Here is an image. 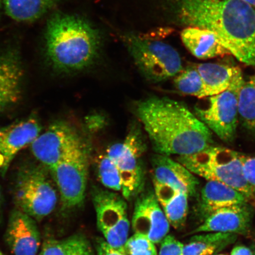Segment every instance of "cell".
Here are the masks:
<instances>
[{
	"instance_id": "10",
	"label": "cell",
	"mask_w": 255,
	"mask_h": 255,
	"mask_svg": "<svg viewBox=\"0 0 255 255\" xmlns=\"http://www.w3.org/2000/svg\"><path fill=\"white\" fill-rule=\"evenodd\" d=\"M119 194L95 189L92 194L97 225L111 246L121 250L128 239L130 223L127 203Z\"/></svg>"
},
{
	"instance_id": "4",
	"label": "cell",
	"mask_w": 255,
	"mask_h": 255,
	"mask_svg": "<svg viewBox=\"0 0 255 255\" xmlns=\"http://www.w3.org/2000/svg\"><path fill=\"white\" fill-rule=\"evenodd\" d=\"M244 157L230 149L210 146L196 154L179 156L177 161L191 173L234 188L251 199L255 191L245 179Z\"/></svg>"
},
{
	"instance_id": "14",
	"label": "cell",
	"mask_w": 255,
	"mask_h": 255,
	"mask_svg": "<svg viewBox=\"0 0 255 255\" xmlns=\"http://www.w3.org/2000/svg\"><path fill=\"white\" fill-rule=\"evenodd\" d=\"M33 218L16 209L9 216L5 239L14 255H37L41 236Z\"/></svg>"
},
{
	"instance_id": "27",
	"label": "cell",
	"mask_w": 255,
	"mask_h": 255,
	"mask_svg": "<svg viewBox=\"0 0 255 255\" xmlns=\"http://www.w3.org/2000/svg\"><path fill=\"white\" fill-rule=\"evenodd\" d=\"M124 255H158L155 244L144 236L134 234L120 250Z\"/></svg>"
},
{
	"instance_id": "2",
	"label": "cell",
	"mask_w": 255,
	"mask_h": 255,
	"mask_svg": "<svg viewBox=\"0 0 255 255\" xmlns=\"http://www.w3.org/2000/svg\"><path fill=\"white\" fill-rule=\"evenodd\" d=\"M135 114L157 154L190 155L212 146V132L184 104L150 97L136 104Z\"/></svg>"
},
{
	"instance_id": "15",
	"label": "cell",
	"mask_w": 255,
	"mask_h": 255,
	"mask_svg": "<svg viewBox=\"0 0 255 255\" xmlns=\"http://www.w3.org/2000/svg\"><path fill=\"white\" fill-rule=\"evenodd\" d=\"M253 212L248 203L226 207L211 213L193 233L219 232L246 235L250 231Z\"/></svg>"
},
{
	"instance_id": "23",
	"label": "cell",
	"mask_w": 255,
	"mask_h": 255,
	"mask_svg": "<svg viewBox=\"0 0 255 255\" xmlns=\"http://www.w3.org/2000/svg\"><path fill=\"white\" fill-rule=\"evenodd\" d=\"M237 238V235L219 232L194 236L184 245L183 255H216L235 243Z\"/></svg>"
},
{
	"instance_id": "29",
	"label": "cell",
	"mask_w": 255,
	"mask_h": 255,
	"mask_svg": "<svg viewBox=\"0 0 255 255\" xmlns=\"http://www.w3.org/2000/svg\"><path fill=\"white\" fill-rule=\"evenodd\" d=\"M68 239L59 241L54 238L46 239L37 255H67Z\"/></svg>"
},
{
	"instance_id": "9",
	"label": "cell",
	"mask_w": 255,
	"mask_h": 255,
	"mask_svg": "<svg viewBox=\"0 0 255 255\" xmlns=\"http://www.w3.org/2000/svg\"><path fill=\"white\" fill-rule=\"evenodd\" d=\"M145 148L141 131L132 128L122 142L114 143L105 152L119 171L124 198H132L142 189L144 173L142 156Z\"/></svg>"
},
{
	"instance_id": "6",
	"label": "cell",
	"mask_w": 255,
	"mask_h": 255,
	"mask_svg": "<svg viewBox=\"0 0 255 255\" xmlns=\"http://www.w3.org/2000/svg\"><path fill=\"white\" fill-rule=\"evenodd\" d=\"M126 43L137 68L149 81H167L183 70L179 53L170 44L134 34H128Z\"/></svg>"
},
{
	"instance_id": "16",
	"label": "cell",
	"mask_w": 255,
	"mask_h": 255,
	"mask_svg": "<svg viewBox=\"0 0 255 255\" xmlns=\"http://www.w3.org/2000/svg\"><path fill=\"white\" fill-rule=\"evenodd\" d=\"M24 70L18 53L8 49L0 52V113L18 103Z\"/></svg>"
},
{
	"instance_id": "35",
	"label": "cell",
	"mask_w": 255,
	"mask_h": 255,
	"mask_svg": "<svg viewBox=\"0 0 255 255\" xmlns=\"http://www.w3.org/2000/svg\"><path fill=\"white\" fill-rule=\"evenodd\" d=\"M4 7V0H0V12L1 11L3 7Z\"/></svg>"
},
{
	"instance_id": "36",
	"label": "cell",
	"mask_w": 255,
	"mask_h": 255,
	"mask_svg": "<svg viewBox=\"0 0 255 255\" xmlns=\"http://www.w3.org/2000/svg\"><path fill=\"white\" fill-rule=\"evenodd\" d=\"M1 190H0V214H1Z\"/></svg>"
},
{
	"instance_id": "32",
	"label": "cell",
	"mask_w": 255,
	"mask_h": 255,
	"mask_svg": "<svg viewBox=\"0 0 255 255\" xmlns=\"http://www.w3.org/2000/svg\"><path fill=\"white\" fill-rule=\"evenodd\" d=\"M97 255H124V254L120 250L111 246L104 239H100L97 241Z\"/></svg>"
},
{
	"instance_id": "3",
	"label": "cell",
	"mask_w": 255,
	"mask_h": 255,
	"mask_svg": "<svg viewBox=\"0 0 255 255\" xmlns=\"http://www.w3.org/2000/svg\"><path fill=\"white\" fill-rule=\"evenodd\" d=\"M46 55L56 72L82 71L97 59L101 46L100 34L79 16L56 12L47 21Z\"/></svg>"
},
{
	"instance_id": "19",
	"label": "cell",
	"mask_w": 255,
	"mask_h": 255,
	"mask_svg": "<svg viewBox=\"0 0 255 255\" xmlns=\"http://www.w3.org/2000/svg\"><path fill=\"white\" fill-rule=\"evenodd\" d=\"M181 38L184 45L197 59L207 60L231 55L211 31L188 27L181 32Z\"/></svg>"
},
{
	"instance_id": "8",
	"label": "cell",
	"mask_w": 255,
	"mask_h": 255,
	"mask_svg": "<svg viewBox=\"0 0 255 255\" xmlns=\"http://www.w3.org/2000/svg\"><path fill=\"white\" fill-rule=\"evenodd\" d=\"M49 172L64 208H75L84 203L88 182V154L81 139Z\"/></svg>"
},
{
	"instance_id": "39",
	"label": "cell",
	"mask_w": 255,
	"mask_h": 255,
	"mask_svg": "<svg viewBox=\"0 0 255 255\" xmlns=\"http://www.w3.org/2000/svg\"><path fill=\"white\" fill-rule=\"evenodd\" d=\"M225 255V254H219V255Z\"/></svg>"
},
{
	"instance_id": "25",
	"label": "cell",
	"mask_w": 255,
	"mask_h": 255,
	"mask_svg": "<svg viewBox=\"0 0 255 255\" xmlns=\"http://www.w3.org/2000/svg\"><path fill=\"white\" fill-rule=\"evenodd\" d=\"M174 85L181 94L199 99L205 98V85L196 66L183 70L175 76Z\"/></svg>"
},
{
	"instance_id": "1",
	"label": "cell",
	"mask_w": 255,
	"mask_h": 255,
	"mask_svg": "<svg viewBox=\"0 0 255 255\" xmlns=\"http://www.w3.org/2000/svg\"><path fill=\"white\" fill-rule=\"evenodd\" d=\"M175 18L211 31L239 62L255 66V9L244 0H167Z\"/></svg>"
},
{
	"instance_id": "33",
	"label": "cell",
	"mask_w": 255,
	"mask_h": 255,
	"mask_svg": "<svg viewBox=\"0 0 255 255\" xmlns=\"http://www.w3.org/2000/svg\"><path fill=\"white\" fill-rule=\"evenodd\" d=\"M231 255H254L253 251L245 246H238L233 249Z\"/></svg>"
},
{
	"instance_id": "26",
	"label": "cell",
	"mask_w": 255,
	"mask_h": 255,
	"mask_svg": "<svg viewBox=\"0 0 255 255\" xmlns=\"http://www.w3.org/2000/svg\"><path fill=\"white\" fill-rule=\"evenodd\" d=\"M97 174L101 183L107 189L121 191V181L119 171L106 153L102 154L97 162Z\"/></svg>"
},
{
	"instance_id": "7",
	"label": "cell",
	"mask_w": 255,
	"mask_h": 255,
	"mask_svg": "<svg viewBox=\"0 0 255 255\" xmlns=\"http://www.w3.org/2000/svg\"><path fill=\"white\" fill-rule=\"evenodd\" d=\"M245 79L243 74L231 87L218 95L203 98L195 108V114L220 139L234 141L239 120V95Z\"/></svg>"
},
{
	"instance_id": "5",
	"label": "cell",
	"mask_w": 255,
	"mask_h": 255,
	"mask_svg": "<svg viewBox=\"0 0 255 255\" xmlns=\"http://www.w3.org/2000/svg\"><path fill=\"white\" fill-rule=\"evenodd\" d=\"M50 173L43 165L27 164L16 175L14 199L17 209L41 221L55 209L58 200Z\"/></svg>"
},
{
	"instance_id": "24",
	"label": "cell",
	"mask_w": 255,
	"mask_h": 255,
	"mask_svg": "<svg viewBox=\"0 0 255 255\" xmlns=\"http://www.w3.org/2000/svg\"><path fill=\"white\" fill-rule=\"evenodd\" d=\"M239 117L243 126L255 134V75L245 80L239 92Z\"/></svg>"
},
{
	"instance_id": "17",
	"label": "cell",
	"mask_w": 255,
	"mask_h": 255,
	"mask_svg": "<svg viewBox=\"0 0 255 255\" xmlns=\"http://www.w3.org/2000/svg\"><path fill=\"white\" fill-rule=\"evenodd\" d=\"M151 164L154 183L165 185L189 196L196 194L199 181L179 162L168 155L157 154L152 157Z\"/></svg>"
},
{
	"instance_id": "20",
	"label": "cell",
	"mask_w": 255,
	"mask_h": 255,
	"mask_svg": "<svg viewBox=\"0 0 255 255\" xmlns=\"http://www.w3.org/2000/svg\"><path fill=\"white\" fill-rule=\"evenodd\" d=\"M154 193L171 226L175 229L183 227L188 212V197L183 191L165 185L154 183Z\"/></svg>"
},
{
	"instance_id": "21",
	"label": "cell",
	"mask_w": 255,
	"mask_h": 255,
	"mask_svg": "<svg viewBox=\"0 0 255 255\" xmlns=\"http://www.w3.org/2000/svg\"><path fill=\"white\" fill-rule=\"evenodd\" d=\"M196 67L205 85V98L222 93L243 74L239 67L225 64L205 63Z\"/></svg>"
},
{
	"instance_id": "30",
	"label": "cell",
	"mask_w": 255,
	"mask_h": 255,
	"mask_svg": "<svg viewBox=\"0 0 255 255\" xmlns=\"http://www.w3.org/2000/svg\"><path fill=\"white\" fill-rule=\"evenodd\" d=\"M184 245L173 236L167 235L161 242L158 255H183Z\"/></svg>"
},
{
	"instance_id": "11",
	"label": "cell",
	"mask_w": 255,
	"mask_h": 255,
	"mask_svg": "<svg viewBox=\"0 0 255 255\" xmlns=\"http://www.w3.org/2000/svg\"><path fill=\"white\" fill-rule=\"evenodd\" d=\"M81 139L68 124L57 121L40 133L30 146L34 157L50 171Z\"/></svg>"
},
{
	"instance_id": "18",
	"label": "cell",
	"mask_w": 255,
	"mask_h": 255,
	"mask_svg": "<svg viewBox=\"0 0 255 255\" xmlns=\"http://www.w3.org/2000/svg\"><path fill=\"white\" fill-rule=\"evenodd\" d=\"M249 197L225 184L207 181L201 191L200 212L204 219L217 210L248 203Z\"/></svg>"
},
{
	"instance_id": "37",
	"label": "cell",
	"mask_w": 255,
	"mask_h": 255,
	"mask_svg": "<svg viewBox=\"0 0 255 255\" xmlns=\"http://www.w3.org/2000/svg\"><path fill=\"white\" fill-rule=\"evenodd\" d=\"M253 253H254V255H255V244H254V246Z\"/></svg>"
},
{
	"instance_id": "40",
	"label": "cell",
	"mask_w": 255,
	"mask_h": 255,
	"mask_svg": "<svg viewBox=\"0 0 255 255\" xmlns=\"http://www.w3.org/2000/svg\"><path fill=\"white\" fill-rule=\"evenodd\" d=\"M254 206H255V203H254Z\"/></svg>"
},
{
	"instance_id": "13",
	"label": "cell",
	"mask_w": 255,
	"mask_h": 255,
	"mask_svg": "<svg viewBox=\"0 0 255 255\" xmlns=\"http://www.w3.org/2000/svg\"><path fill=\"white\" fill-rule=\"evenodd\" d=\"M132 227L134 234L144 236L155 244L168 235L170 224L154 192L143 194L136 200Z\"/></svg>"
},
{
	"instance_id": "38",
	"label": "cell",
	"mask_w": 255,
	"mask_h": 255,
	"mask_svg": "<svg viewBox=\"0 0 255 255\" xmlns=\"http://www.w3.org/2000/svg\"><path fill=\"white\" fill-rule=\"evenodd\" d=\"M0 255H5L4 253H2L1 250H0Z\"/></svg>"
},
{
	"instance_id": "28",
	"label": "cell",
	"mask_w": 255,
	"mask_h": 255,
	"mask_svg": "<svg viewBox=\"0 0 255 255\" xmlns=\"http://www.w3.org/2000/svg\"><path fill=\"white\" fill-rule=\"evenodd\" d=\"M68 239L67 255H95L88 241L81 236H74Z\"/></svg>"
},
{
	"instance_id": "34",
	"label": "cell",
	"mask_w": 255,
	"mask_h": 255,
	"mask_svg": "<svg viewBox=\"0 0 255 255\" xmlns=\"http://www.w3.org/2000/svg\"><path fill=\"white\" fill-rule=\"evenodd\" d=\"M244 1L247 2L248 4L253 6V7H255V0H244Z\"/></svg>"
},
{
	"instance_id": "31",
	"label": "cell",
	"mask_w": 255,
	"mask_h": 255,
	"mask_svg": "<svg viewBox=\"0 0 255 255\" xmlns=\"http://www.w3.org/2000/svg\"><path fill=\"white\" fill-rule=\"evenodd\" d=\"M244 173L249 186L255 191V157H244Z\"/></svg>"
},
{
	"instance_id": "22",
	"label": "cell",
	"mask_w": 255,
	"mask_h": 255,
	"mask_svg": "<svg viewBox=\"0 0 255 255\" xmlns=\"http://www.w3.org/2000/svg\"><path fill=\"white\" fill-rule=\"evenodd\" d=\"M60 0H4V9L9 17L21 23L38 20L56 7Z\"/></svg>"
},
{
	"instance_id": "12",
	"label": "cell",
	"mask_w": 255,
	"mask_h": 255,
	"mask_svg": "<svg viewBox=\"0 0 255 255\" xmlns=\"http://www.w3.org/2000/svg\"><path fill=\"white\" fill-rule=\"evenodd\" d=\"M41 130L40 121L35 114L0 128V175H5L16 155L30 145Z\"/></svg>"
}]
</instances>
